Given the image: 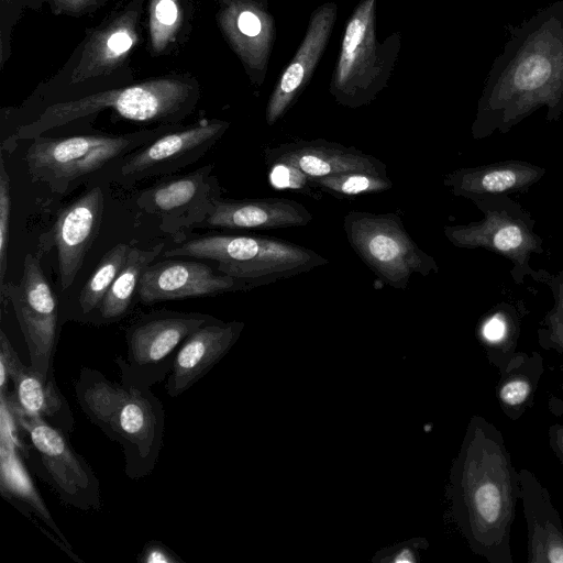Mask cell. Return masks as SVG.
I'll return each mask as SVG.
<instances>
[{
    "label": "cell",
    "mask_w": 563,
    "mask_h": 563,
    "mask_svg": "<svg viewBox=\"0 0 563 563\" xmlns=\"http://www.w3.org/2000/svg\"><path fill=\"white\" fill-rule=\"evenodd\" d=\"M542 108L549 121L563 112V0L509 27L486 77L472 135L506 133Z\"/></svg>",
    "instance_id": "obj_1"
},
{
    "label": "cell",
    "mask_w": 563,
    "mask_h": 563,
    "mask_svg": "<svg viewBox=\"0 0 563 563\" xmlns=\"http://www.w3.org/2000/svg\"><path fill=\"white\" fill-rule=\"evenodd\" d=\"M453 519L471 550L489 563H512L511 527L520 476L501 431L473 416L450 475Z\"/></svg>",
    "instance_id": "obj_2"
},
{
    "label": "cell",
    "mask_w": 563,
    "mask_h": 563,
    "mask_svg": "<svg viewBox=\"0 0 563 563\" xmlns=\"http://www.w3.org/2000/svg\"><path fill=\"white\" fill-rule=\"evenodd\" d=\"M74 389L85 416L120 444L125 475H150L164 442L166 416L159 398L151 388L112 382L91 367H81Z\"/></svg>",
    "instance_id": "obj_3"
},
{
    "label": "cell",
    "mask_w": 563,
    "mask_h": 563,
    "mask_svg": "<svg viewBox=\"0 0 563 563\" xmlns=\"http://www.w3.org/2000/svg\"><path fill=\"white\" fill-rule=\"evenodd\" d=\"M200 96V85L192 75L170 73L46 103L33 120L16 128L13 137L33 140L104 110L134 122L180 124L194 112Z\"/></svg>",
    "instance_id": "obj_4"
},
{
    "label": "cell",
    "mask_w": 563,
    "mask_h": 563,
    "mask_svg": "<svg viewBox=\"0 0 563 563\" xmlns=\"http://www.w3.org/2000/svg\"><path fill=\"white\" fill-rule=\"evenodd\" d=\"M145 0H129L88 29L65 65L32 98L45 103L132 84V53L141 40Z\"/></svg>",
    "instance_id": "obj_5"
},
{
    "label": "cell",
    "mask_w": 563,
    "mask_h": 563,
    "mask_svg": "<svg viewBox=\"0 0 563 563\" xmlns=\"http://www.w3.org/2000/svg\"><path fill=\"white\" fill-rule=\"evenodd\" d=\"M165 257L207 260L249 289L310 272L329 260L299 244L269 236L209 234L164 252Z\"/></svg>",
    "instance_id": "obj_6"
},
{
    "label": "cell",
    "mask_w": 563,
    "mask_h": 563,
    "mask_svg": "<svg viewBox=\"0 0 563 563\" xmlns=\"http://www.w3.org/2000/svg\"><path fill=\"white\" fill-rule=\"evenodd\" d=\"M400 47V32L377 38V0H360L345 24L330 79L336 103L356 109L374 101L388 85Z\"/></svg>",
    "instance_id": "obj_7"
},
{
    "label": "cell",
    "mask_w": 563,
    "mask_h": 563,
    "mask_svg": "<svg viewBox=\"0 0 563 563\" xmlns=\"http://www.w3.org/2000/svg\"><path fill=\"white\" fill-rule=\"evenodd\" d=\"M179 126L164 124L125 134L41 135L33 139L24 157L34 180L46 184L54 192L67 194L108 164Z\"/></svg>",
    "instance_id": "obj_8"
},
{
    "label": "cell",
    "mask_w": 563,
    "mask_h": 563,
    "mask_svg": "<svg viewBox=\"0 0 563 563\" xmlns=\"http://www.w3.org/2000/svg\"><path fill=\"white\" fill-rule=\"evenodd\" d=\"M349 244L386 285L406 289L412 275L438 273L435 258L407 232L398 213L349 211L343 218Z\"/></svg>",
    "instance_id": "obj_9"
},
{
    "label": "cell",
    "mask_w": 563,
    "mask_h": 563,
    "mask_svg": "<svg viewBox=\"0 0 563 563\" xmlns=\"http://www.w3.org/2000/svg\"><path fill=\"white\" fill-rule=\"evenodd\" d=\"M9 404L29 446L27 459L37 475L66 506L82 511H99V479L86 460L73 448L69 434L43 418L21 412L10 400Z\"/></svg>",
    "instance_id": "obj_10"
},
{
    "label": "cell",
    "mask_w": 563,
    "mask_h": 563,
    "mask_svg": "<svg viewBox=\"0 0 563 563\" xmlns=\"http://www.w3.org/2000/svg\"><path fill=\"white\" fill-rule=\"evenodd\" d=\"M217 318L199 312L157 310L136 319L125 331L126 358L117 356L121 383L152 388L167 378L184 340Z\"/></svg>",
    "instance_id": "obj_11"
},
{
    "label": "cell",
    "mask_w": 563,
    "mask_h": 563,
    "mask_svg": "<svg viewBox=\"0 0 563 563\" xmlns=\"http://www.w3.org/2000/svg\"><path fill=\"white\" fill-rule=\"evenodd\" d=\"M483 211L479 221L448 225L443 232L456 247L485 249L500 254L512 263L514 278L521 283L531 272V256L542 252V241L533 231V224L516 203H495L493 197L474 200Z\"/></svg>",
    "instance_id": "obj_12"
},
{
    "label": "cell",
    "mask_w": 563,
    "mask_h": 563,
    "mask_svg": "<svg viewBox=\"0 0 563 563\" xmlns=\"http://www.w3.org/2000/svg\"><path fill=\"white\" fill-rule=\"evenodd\" d=\"M0 290L13 307L29 350L30 365L46 376H54L58 305L38 258L26 254L20 283L4 284Z\"/></svg>",
    "instance_id": "obj_13"
},
{
    "label": "cell",
    "mask_w": 563,
    "mask_h": 563,
    "mask_svg": "<svg viewBox=\"0 0 563 563\" xmlns=\"http://www.w3.org/2000/svg\"><path fill=\"white\" fill-rule=\"evenodd\" d=\"M230 122L200 120L179 126L126 155L117 169L115 180L124 186L146 178L164 177L199 161L223 136Z\"/></svg>",
    "instance_id": "obj_14"
},
{
    "label": "cell",
    "mask_w": 563,
    "mask_h": 563,
    "mask_svg": "<svg viewBox=\"0 0 563 563\" xmlns=\"http://www.w3.org/2000/svg\"><path fill=\"white\" fill-rule=\"evenodd\" d=\"M213 164L194 172L161 177L136 196L137 207L162 219V230L173 233L199 227L221 198V187L212 174Z\"/></svg>",
    "instance_id": "obj_15"
},
{
    "label": "cell",
    "mask_w": 563,
    "mask_h": 563,
    "mask_svg": "<svg viewBox=\"0 0 563 563\" xmlns=\"http://www.w3.org/2000/svg\"><path fill=\"white\" fill-rule=\"evenodd\" d=\"M227 43L255 87L265 80L276 37L273 15L261 0H220L216 14Z\"/></svg>",
    "instance_id": "obj_16"
},
{
    "label": "cell",
    "mask_w": 563,
    "mask_h": 563,
    "mask_svg": "<svg viewBox=\"0 0 563 563\" xmlns=\"http://www.w3.org/2000/svg\"><path fill=\"white\" fill-rule=\"evenodd\" d=\"M238 290H249V287L234 277L216 273L205 263L167 257L145 268L136 295L142 303L154 305Z\"/></svg>",
    "instance_id": "obj_17"
},
{
    "label": "cell",
    "mask_w": 563,
    "mask_h": 563,
    "mask_svg": "<svg viewBox=\"0 0 563 563\" xmlns=\"http://www.w3.org/2000/svg\"><path fill=\"white\" fill-rule=\"evenodd\" d=\"M29 456V446L16 423L5 394L0 393V490L1 495L21 509L42 520L70 552V543L55 522L44 499L38 494L23 461Z\"/></svg>",
    "instance_id": "obj_18"
},
{
    "label": "cell",
    "mask_w": 563,
    "mask_h": 563,
    "mask_svg": "<svg viewBox=\"0 0 563 563\" xmlns=\"http://www.w3.org/2000/svg\"><path fill=\"white\" fill-rule=\"evenodd\" d=\"M335 2L317 7L294 57L284 68L268 98L265 120L274 125L292 106L310 81L328 46L338 16Z\"/></svg>",
    "instance_id": "obj_19"
},
{
    "label": "cell",
    "mask_w": 563,
    "mask_h": 563,
    "mask_svg": "<svg viewBox=\"0 0 563 563\" xmlns=\"http://www.w3.org/2000/svg\"><path fill=\"white\" fill-rule=\"evenodd\" d=\"M104 210V196L100 187L86 190L57 214L53 239L57 249L58 284L69 288L98 236Z\"/></svg>",
    "instance_id": "obj_20"
},
{
    "label": "cell",
    "mask_w": 563,
    "mask_h": 563,
    "mask_svg": "<svg viewBox=\"0 0 563 563\" xmlns=\"http://www.w3.org/2000/svg\"><path fill=\"white\" fill-rule=\"evenodd\" d=\"M263 156L268 166L288 165L312 178L349 172L387 175L385 163L374 155L324 139L266 146Z\"/></svg>",
    "instance_id": "obj_21"
},
{
    "label": "cell",
    "mask_w": 563,
    "mask_h": 563,
    "mask_svg": "<svg viewBox=\"0 0 563 563\" xmlns=\"http://www.w3.org/2000/svg\"><path fill=\"white\" fill-rule=\"evenodd\" d=\"M243 328L240 321L216 319L189 334L179 346L166 378L168 396L179 397L201 379L229 352Z\"/></svg>",
    "instance_id": "obj_22"
},
{
    "label": "cell",
    "mask_w": 563,
    "mask_h": 563,
    "mask_svg": "<svg viewBox=\"0 0 563 563\" xmlns=\"http://www.w3.org/2000/svg\"><path fill=\"white\" fill-rule=\"evenodd\" d=\"M311 220V212L302 203L292 199L221 197L214 201L211 212L199 227L268 230L305 227Z\"/></svg>",
    "instance_id": "obj_23"
},
{
    "label": "cell",
    "mask_w": 563,
    "mask_h": 563,
    "mask_svg": "<svg viewBox=\"0 0 563 563\" xmlns=\"http://www.w3.org/2000/svg\"><path fill=\"white\" fill-rule=\"evenodd\" d=\"M520 501L527 522V561L563 563V523L550 494L528 468H520Z\"/></svg>",
    "instance_id": "obj_24"
},
{
    "label": "cell",
    "mask_w": 563,
    "mask_h": 563,
    "mask_svg": "<svg viewBox=\"0 0 563 563\" xmlns=\"http://www.w3.org/2000/svg\"><path fill=\"white\" fill-rule=\"evenodd\" d=\"M544 174L541 166L506 161L453 170L444 176L443 184L454 196L474 201L526 190Z\"/></svg>",
    "instance_id": "obj_25"
},
{
    "label": "cell",
    "mask_w": 563,
    "mask_h": 563,
    "mask_svg": "<svg viewBox=\"0 0 563 563\" xmlns=\"http://www.w3.org/2000/svg\"><path fill=\"white\" fill-rule=\"evenodd\" d=\"M12 390L7 393L11 405L21 412L45 419L68 434L75 419L70 406L58 388L55 376H46L19 360L9 373Z\"/></svg>",
    "instance_id": "obj_26"
},
{
    "label": "cell",
    "mask_w": 563,
    "mask_h": 563,
    "mask_svg": "<svg viewBox=\"0 0 563 563\" xmlns=\"http://www.w3.org/2000/svg\"><path fill=\"white\" fill-rule=\"evenodd\" d=\"M496 386L500 409L511 420L529 409L544 372L543 357L537 353L517 352L503 367Z\"/></svg>",
    "instance_id": "obj_27"
},
{
    "label": "cell",
    "mask_w": 563,
    "mask_h": 563,
    "mask_svg": "<svg viewBox=\"0 0 563 563\" xmlns=\"http://www.w3.org/2000/svg\"><path fill=\"white\" fill-rule=\"evenodd\" d=\"M188 0H150L147 31L152 57L168 55L184 43L191 29Z\"/></svg>",
    "instance_id": "obj_28"
},
{
    "label": "cell",
    "mask_w": 563,
    "mask_h": 563,
    "mask_svg": "<svg viewBox=\"0 0 563 563\" xmlns=\"http://www.w3.org/2000/svg\"><path fill=\"white\" fill-rule=\"evenodd\" d=\"M164 243L141 250L131 247L125 264L119 272L95 317L100 323H111L123 318L129 311L134 294L145 268L159 255Z\"/></svg>",
    "instance_id": "obj_29"
},
{
    "label": "cell",
    "mask_w": 563,
    "mask_h": 563,
    "mask_svg": "<svg viewBox=\"0 0 563 563\" xmlns=\"http://www.w3.org/2000/svg\"><path fill=\"white\" fill-rule=\"evenodd\" d=\"M518 336L517 318L504 309L488 313L478 327V339L488 361L499 371L517 353Z\"/></svg>",
    "instance_id": "obj_30"
},
{
    "label": "cell",
    "mask_w": 563,
    "mask_h": 563,
    "mask_svg": "<svg viewBox=\"0 0 563 563\" xmlns=\"http://www.w3.org/2000/svg\"><path fill=\"white\" fill-rule=\"evenodd\" d=\"M131 246L118 243L111 247L100 260L98 266L86 280L78 296L80 317L96 314L106 294L125 264Z\"/></svg>",
    "instance_id": "obj_31"
},
{
    "label": "cell",
    "mask_w": 563,
    "mask_h": 563,
    "mask_svg": "<svg viewBox=\"0 0 563 563\" xmlns=\"http://www.w3.org/2000/svg\"><path fill=\"white\" fill-rule=\"evenodd\" d=\"M316 190L331 194L339 198L376 194L390 189L393 181L387 175L364 172H349L322 177H309Z\"/></svg>",
    "instance_id": "obj_32"
},
{
    "label": "cell",
    "mask_w": 563,
    "mask_h": 563,
    "mask_svg": "<svg viewBox=\"0 0 563 563\" xmlns=\"http://www.w3.org/2000/svg\"><path fill=\"white\" fill-rule=\"evenodd\" d=\"M43 0H0V68L11 56L12 31L26 9L40 11Z\"/></svg>",
    "instance_id": "obj_33"
},
{
    "label": "cell",
    "mask_w": 563,
    "mask_h": 563,
    "mask_svg": "<svg viewBox=\"0 0 563 563\" xmlns=\"http://www.w3.org/2000/svg\"><path fill=\"white\" fill-rule=\"evenodd\" d=\"M11 181L4 161L0 158V288L4 285L8 265L9 230L11 219Z\"/></svg>",
    "instance_id": "obj_34"
},
{
    "label": "cell",
    "mask_w": 563,
    "mask_h": 563,
    "mask_svg": "<svg viewBox=\"0 0 563 563\" xmlns=\"http://www.w3.org/2000/svg\"><path fill=\"white\" fill-rule=\"evenodd\" d=\"M269 167V180L275 187L296 190L312 198L318 195L311 186L309 177L297 168L282 164L271 165Z\"/></svg>",
    "instance_id": "obj_35"
},
{
    "label": "cell",
    "mask_w": 563,
    "mask_h": 563,
    "mask_svg": "<svg viewBox=\"0 0 563 563\" xmlns=\"http://www.w3.org/2000/svg\"><path fill=\"white\" fill-rule=\"evenodd\" d=\"M55 15L79 18L101 9L109 0H43Z\"/></svg>",
    "instance_id": "obj_36"
},
{
    "label": "cell",
    "mask_w": 563,
    "mask_h": 563,
    "mask_svg": "<svg viewBox=\"0 0 563 563\" xmlns=\"http://www.w3.org/2000/svg\"><path fill=\"white\" fill-rule=\"evenodd\" d=\"M544 325V328L539 330L541 346L563 354V321L553 309L547 314Z\"/></svg>",
    "instance_id": "obj_37"
},
{
    "label": "cell",
    "mask_w": 563,
    "mask_h": 563,
    "mask_svg": "<svg viewBox=\"0 0 563 563\" xmlns=\"http://www.w3.org/2000/svg\"><path fill=\"white\" fill-rule=\"evenodd\" d=\"M141 563H184L167 545L161 541L147 542L137 556Z\"/></svg>",
    "instance_id": "obj_38"
},
{
    "label": "cell",
    "mask_w": 563,
    "mask_h": 563,
    "mask_svg": "<svg viewBox=\"0 0 563 563\" xmlns=\"http://www.w3.org/2000/svg\"><path fill=\"white\" fill-rule=\"evenodd\" d=\"M19 358L9 338L3 330H0V391L9 390V371Z\"/></svg>",
    "instance_id": "obj_39"
},
{
    "label": "cell",
    "mask_w": 563,
    "mask_h": 563,
    "mask_svg": "<svg viewBox=\"0 0 563 563\" xmlns=\"http://www.w3.org/2000/svg\"><path fill=\"white\" fill-rule=\"evenodd\" d=\"M548 438L551 450L563 466V423H553L549 428Z\"/></svg>",
    "instance_id": "obj_40"
},
{
    "label": "cell",
    "mask_w": 563,
    "mask_h": 563,
    "mask_svg": "<svg viewBox=\"0 0 563 563\" xmlns=\"http://www.w3.org/2000/svg\"><path fill=\"white\" fill-rule=\"evenodd\" d=\"M548 284L552 288L555 306L553 310L563 321V271L551 277Z\"/></svg>",
    "instance_id": "obj_41"
},
{
    "label": "cell",
    "mask_w": 563,
    "mask_h": 563,
    "mask_svg": "<svg viewBox=\"0 0 563 563\" xmlns=\"http://www.w3.org/2000/svg\"><path fill=\"white\" fill-rule=\"evenodd\" d=\"M212 1L218 2V3L220 2V0H212Z\"/></svg>",
    "instance_id": "obj_42"
}]
</instances>
